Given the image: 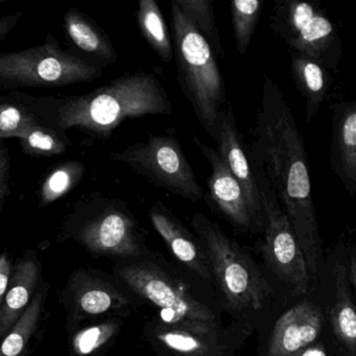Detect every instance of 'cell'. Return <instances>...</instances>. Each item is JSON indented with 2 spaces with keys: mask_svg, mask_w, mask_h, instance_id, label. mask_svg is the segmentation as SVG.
<instances>
[{
  "mask_svg": "<svg viewBox=\"0 0 356 356\" xmlns=\"http://www.w3.org/2000/svg\"><path fill=\"white\" fill-rule=\"evenodd\" d=\"M247 156L254 174L268 182L289 218L314 282L320 275L323 250L305 145L291 106L266 74Z\"/></svg>",
  "mask_w": 356,
  "mask_h": 356,
  "instance_id": "1",
  "label": "cell"
},
{
  "mask_svg": "<svg viewBox=\"0 0 356 356\" xmlns=\"http://www.w3.org/2000/svg\"><path fill=\"white\" fill-rule=\"evenodd\" d=\"M26 97L44 124L64 133L79 129L101 140L109 139L124 120L174 113L163 85L155 74L143 72L124 74L86 95Z\"/></svg>",
  "mask_w": 356,
  "mask_h": 356,
  "instance_id": "2",
  "label": "cell"
},
{
  "mask_svg": "<svg viewBox=\"0 0 356 356\" xmlns=\"http://www.w3.org/2000/svg\"><path fill=\"white\" fill-rule=\"evenodd\" d=\"M118 274L135 295L159 309L163 322L208 334L230 332L220 318L222 304L205 297L162 258L126 264Z\"/></svg>",
  "mask_w": 356,
  "mask_h": 356,
  "instance_id": "3",
  "label": "cell"
},
{
  "mask_svg": "<svg viewBox=\"0 0 356 356\" xmlns=\"http://www.w3.org/2000/svg\"><path fill=\"white\" fill-rule=\"evenodd\" d=\"M170 17L179 84L200 124L216 143L218 115L227 101L216 55L175 0L170 1Z\"/></svg>",
  "mask_w": 356,
  "mask_h": 356,
  "instance_id": "4",
  "label": "cell"
},
{
  "mask_svg": "<svg viewBox=\"0 0 356 356\" xmlns=\"http://www.w3.org/2000/svg\"><path fill=\"white\" fill-rule=\"evenodd\" d=\"M191 224L205 250L224 307L237 316L264 308L274 293L248 252L201 212L191 216Z\"/></svg>",
  "mask_w": 356,
  "mask_h": 356,
  "instance_id": "5",
  "label": "cell"
},
{
  "mask_svg": "<svg viewBox=\"0 0 356 356\" xmlns=\"http://www.w3.org/2000/svg\"><path fill=\"white\" fill-rule=\"evenodd\" d=\"M99 66L66 53L55 37L44 44L0 53V87L8 89L65 87L97 80Z\"/></svg>",
  "mask_w": 356,
  "mask_h": 356,
  "instance_id": "6",
  "label": "cell"
},
{
  "mask_svg": "<svg viewBox=\"0 0 356 356\" xmlns=\"http://www.w3.org/2000/svg\"><path fill=\"white\" fill-rule=\"evenodd\" d=\"M270 26L291 51L310 58L330 74L339 72L343 56L341 35L318 3L276 0Z\"/></svg>",
  "mask_w": 356,
  "mask_h": 356,
  "instance_id": "7",
  "label": "cell"
},
{
  "mask_svg": "<svg viewBox=\"0 0 356 356\" xmlns=\"http://www.w3.org/2000/svg\"><path fill=\"white\" fill-rule=\"evenodd\" d=\"M78 206L89 216L76 229L74 239L91 253L124 258L143 256L145 237L124 202L95 193L84 195Z\"/></svg>",
  "mask_w": 356,
  "mask_h": 356,
  "instance_id": "8",
  "label": "cell"
},
{
  "mask_svg": "<svg viewBox=\"0 0 356 356\" xmlns=\"http://www.w3.org/2000/svg\"><path fill=\"white\" fill-rule=\"evenodd\" d=\"M112 161L126 164L152 184L187 201L197 203L204 197L203 187L195 179L182 147L172 135H151L120 153Z\"/></svg>",
  "mask_w": 356,
  "mask_h": 356,
  "instance_id": "9",
  "label": "cell"
},
{
  "mask_svg": "<svg viewBox=\"0 0 356 356\" xmlns=\"http://www.w3.org/2000/svg\"><path fill=\"white\" fill-rule=\"evenodd\" d=\"M256 179L264 216V258L273 274L293 295H305L312 280L299 241L270 185L264 179Z\"/></svg>",
  "mask_w": 356,
  "mask_h": 356,
  "instance_id": "10",
  "label": "cell"
},
{
  "mask_svg": "<svg viewBox=\"0 0 356 356\" xmlns=\"http://www.w3.org/2000/svg\"><path fill=\"white\" fill-rule=\"evenodd\" d=\"M147 334L161 356H235L241 339L233 331L208 334L181 328L160 318L151 323Z\"/></svg>",
  "mask_w": 356,
  "mask_h": 356,
  "instance_id": "11",
  "label": "cell"
},
{
  "mask_svg": "<svg viewBox=\"0 0 356 356\" xmlns=\"http://www.w3.org/2000/svg\"><path fill=\"white\" fill-rule=\"evenodd\" d=\"M218 154L243 191L245 203L260 229H264V216L257 179L243 147L232 105L220 110L218 115Z\"/></svg>",
  "mask_w": 356,
  "mask_h": 356,
  "instance_id": "12",
  "label": "cell"
},
{
  "mask_svg": "<svg viewBox=\"0 0 356 356\" xmlns=\"http://www.w3.org/2000/svg\"><path fill=\"white\" fill-rule=\"evenodd\" d=\"M193 140L211 168V174L207 181L210 206L241 230L252 232L261 230L250 212L241 186L220 159L216 149L204 143L197 136H193Z\"/></svg>",
  "mask_w": 356,
  "mask_h": 356,
  "instance_id": "13",
  "label": "cell"
},
{
  "mask_svg": "<svg viewBox=\"0 0 356 356\" xmlns=\"http://www.w3.org/2000/svg\"><path fill=\"white\" fill-rule=\"evenodd\" d=\"M149 218L174 257L197 278L213 286L207 255L197 235L191 232L163 202L153 204Z\"/></svg>",
  "mask_w": 356,
  "mask_h": 356,
  "instance_id": "14",
  "label": "cell"
},
{
  "mask_svg": "<svg viewBox=\"0 0 356 356\" xmlns=\"http://www.w3.org/2000/svg\"><path fill=\"white\" fill-rule=\"evenodd\" d=\"M325 322L324 312L314 302L304 300L296 304L277 320L266 356H295L318 341Z\"/></svg>",
  "mask_w": 356,
  "mask_h": 356,
  "instance_id": "15",
  "label": "cell"
},
{
  "mask_svg": "<svg viewBox=\"0 0 356 356\" xmlns=\"http://www.w3.org/2000/svg\"><path fill=\"white\" fill-rule=\"evenodd\" d=\"M329 163L333 174L353 195L356 191V103L345 101L332 106Z\"/></svg>",
  "mask_w": 356,
  "mask_h": 356,
  "instance_id": "16",
  "label": "cell"
},
{
  "mask_svg": "<svg viewBox=\"0 0 356 356\" xmlns=\"http://www.w3.org/2000/svg\"><path fill=\"white\" fill-rule=\"evenodd\" d=\"M293 82L305 103V122L312 124L326 101L333 79L330 72L314 60L289 49Z\"/></svg>",
  "mask_w": 356,
  "mask_h": 356,
  "instance_id": "17",
  "label": "cell"
},
{
  "mask_svg": "<svg viewBox=\"0 0 356 356\" xmlns=\"http://www.w3.org/2000/svg\"><path fill=\"white\" fill-rule=\"evenodd\" d=\"M335 300L330 312V324L337 343L348 356L356 354V314L352 299L347 266L339 261L333 268Z\"/></svg>",
  "mask_w": 356,
  "mask_h": 356,
  "instance_id": "18",
  "label": "cell"
},
{
  "mask_svg": "<svg viewBox=\"0 0 356 356\" xmlns=\"http://www.w3.org/2000/svg\"><path fill=\"white\" fill-rule=\"evenodd\" d=\"M66 35L80 51L97 58L106 65L118 61V53L108 35L86 14L70 9L64 15Z\"/></svg>",
  "mask_w": 356,
  "mask_h": 356,
  "instance_id": "19",
  "label": "cell"
},
{
  "mask_svg": "<svg viewBox=\"0 0 356 356\" xmlns=\"http://www.w3.org/2000/svg\"><path fill=\"white\" fill-rule=\"evenodd\" d=\"M72 291L79 316H99L130 305V300L115 287L88 275L79 274L74 278Z\"/></svg>",
  "mask_w": 356,
  "mask_h": 356,
  "instance_id": "20",
  "label": "cell"
},
{
  "mask_svg": "<svg viewBox=\"0 0 356 356\" xmlns=\"http://www.w3.org/2000/svg\"><path fill=\"white\" fill-rule=\"evenodd\" d=\"M38 280V268L35 262L24 260L16 264L13 277L0 306V335L11 330L29 306Z\"/></svg>",
  "mask_w": 356,
  "mask_h": 356,
  "instance_id": "21",
  "label": "cell"
},
{
  "mask_svg": "<svg viewBox=\"0 0 356 356\" xmlns=\"http://www.w3.org/2000/svg\"><path fill=\"white\" fill-rule=\"evenodd\" d=\"M137 24L143 38L162 61L174 59L172 37L168 33L161 10L155 0H140L136 13Z\"/></svg>",
  "mask_w": 356,
  "mask_h": 356,
  "instance_id": "22",
  "label": "cell"
},
{
  "mask_svg": "<svg viewBox=\"0 0 356 356\" xmlns=\"http://www.w3.org/2000/svg\"><path fill=\"white\" fill-rule=\"evenodd\" d=\"M42 120L33 110L24 93L0 97V140L20 138Z\"/></svg>",
  "mask_w": 356,
  "mask_h": 356,
  "instance_id": "23",
  "label": "cell"
},
{
  "mask_svg": "<svg viewBox=\"0 0 356 356\" xmlns=\"http://www.w3.org/2000/svg\"><path fill=\"white\" fill-rule=\"evenodd\" d=\"M85 174L86 168L78 160L62 162L54 166L39 188L40 205H51L67 195L74 187L78 186Z\"/></svg>",
  "mask_w": 356,
  "mask_h": 356,
  "instance_id": "24",
  "label": "cell"
},
{
  "mask_svg": "<svg viewBox=\"0 0 356 356\" xmlns=\"http://www.w3.org/2000/svg\"><path fill=\"white\" fill-rule=\"evenodd\" d=\"M18 139L24 153L36 157L63 155L70 145L66 133L44 122L33 127Z\"/></svg>",
  "mask_w": 356,
  "mask_h": 356,
  "instance_id": "25",
  "label": "cell"
},
{
  "mask_svg": "<svg viewBox=\"0 0 356 356\" xmlns=\"http://www.w3.org/2000/svg\"><path fill=\"white\" fill-rule=\"evenodd\" d=\"M43 293L35 296L19 320L0 345V356H24L29 341L36 329L42 307Z\"/></svg>",
  "mask_w": 356,
  "mask_h": 356,
  "instance_id": "26",
  "label": "cell"
},
{
  "mask_svg": "<svg viewBox=\"0 0 356 356\" xmlns=\"http://www.w3.org/2000/svg\"><path fill=\"white\" fill-rule=\"evenodd\" d=\"M197 32L206 39L216 55L225 58V49L214 16L211 0H175Z\"/></svg>",
  "mask_w": 356,
  "mask_h": 356,
  "instance_id": "27",
  "label": "cell"
},
{
  "mask_svg": "<svg viewBox=\"0 0 356 356\" xmlns=\"http://www.w3.org/2000/svg\"><path fill=\"white\" fill-rule=\"evenodd\" d=\"M264 3L262 0H235L229 5L239 55H245L257 30Z\"/></svg>",
  "mask_w": 356,
  "mask_h": 356,
  "instance_id": "28",
  "label": "cell"
},
{
  "mask_svg": "<svg viewBox=\"0 0 356 356\" xmlns=\"http://www.w3.org/2000/svg\"><path fill=\"white\" fill-rule=\"evenodd\" d=\"M120 320H108L88 327L76 333L72 339V349L79 356H87L97 351L115 337L120 331Z\"/></svg>",
  "mask_w": 356,
  "mask_h": 356,
  "instance_id": "29",
  "label": "cell"
},
{
  "mask_svg": "<svg viewBox=\"0 0 356 356\" xmlns=\"http://www.w3.org/2000/svg\"><path fill=\"white\" fill-rule=\"evenodd\" d=\"M12 159L10 149L0 140V212L6 200L11 193Z\"/></svg>",
  "mask_w": 356,
  "mask_h": 356,
  "instance_id": "30",
  "label": "cell"
},
{
  "mask_svg": "<svg viewBox=\"0 0 356 356\" xmlns=\"http://www.w3.org/2000/svg\"><path fill=\"white\" fill-rule=\"evenodd\" d=\"M10 275H11V261L7 254H3L0 255V306L3 303L9 286Z\"/></svg>",
  "mask_w": 356,
  "mask_h": 356,
  "instance_id": "31",
  "label": "cell"
},
{
  "mask_svg": "<svg viewBox=\"0 0 356 356\" xmlns=\"http://www.w3.org/2000/svg\"><path fill=\"white\" fill-rule=\"evenodd\" d=\"M22 17V12L0 16V42L13 31Z\"/></svg>",
  "mask_w": 356,
  "mask_h": 356,
  "instance_id": "32",
  "label": "cell"
},
{
  "mask_svg": "<svg viewBox=\"0 0 356 356\" xmlns=\"http://www.w3.org/2000/svg\"><path fill=\"white\" fill-rule=\"evenodd\" d=\"M295 356H328V354H327L324 343L316 341V343H312L309 347L305 348L299 353L296 354Z\"/></svg>",
  "mask_w": 356,
  "mask_h": 356,
  "instance_id": "33",
  "label": "cell"
},
{
  "mask_svg": "<svg viewBox=\"0 0 356 356\" xmlns=\"http://www.w3.org/2000/svg\"><path fill=\"white\" fill-rule=\"evenodd\" d=\"M347 276L348 280H349L350 286L352 289H355L356 286V262L355 257L354 255L351 256L350 258V262L348 264L347 266Z\"/></svg>",
  "mask_w": 356,
  "mask_h": 356,
  "instance_id": "34",
  "label": "cell"
},
{
  "mask_svg": "<svg viewBox=\"0 0 356 356\" xmlns=\"http://www.w3.org/2000/svg\"><path fill=\"white\" fill-rule=\"evenodd\" d=\"M5 1H7V0H0V5H1V3H5Z\"/></svg>",
  "mask_w": 356,
  "mask_h": 356,
  "instance_id": "35",
  "label": "cell"
}]
</instances>
